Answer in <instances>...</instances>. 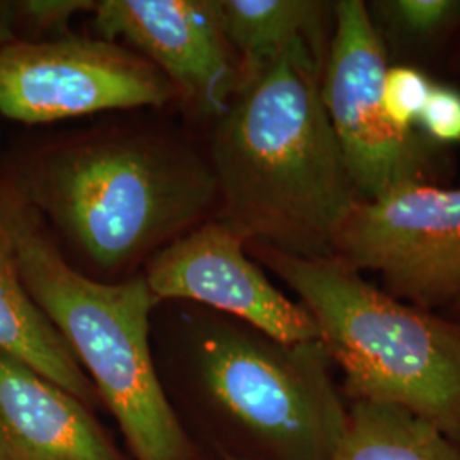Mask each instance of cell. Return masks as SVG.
Returning a JSON list of instances; mask_svg holds the SVG:
<instances>
[{
  "label": "cell",
  "mask_w": 460,
  "mask_h": 460,
  "mask_svg": "<svg viewBox=\"0 0 460 460\" xmlns=\"http://www.w3.org/2000/svg\"><path fill=\"white\" fill-rule=\"evenodd\" d=\"M178 96L146 57L111 41L66 36L0 49V113L22 123L163 106Z\"/></svg>",
  "instance_id": "7"
},
{
  "label": "cell",
  "mask_w": 460,
  "mask_h": 460,
  "mask_svg": "<svg viewBox=\"0 0 460 460\" xmlns=\"http://www.w3.org/2000/svg\"><path fill=\"white\" fill-rule=\"evenodd\" d=\"M378 5L406 33L416 36L442 31L460 11L459 2L454 0H394L380 2Z\"/></svg>",
  "instance_id": "16"
},
{
  "label": "cell",
  "mask_w": 460,
  "mask_h": 460,
  "mask_svg": "<svg viewBox=\"0 0 460 460\" xmlns=\"http://www.w3.org/2000/svg\"><path fill=\"white\" fill-rule=\"evenodd\" d=\"M22 197L102 271H118L207 222L217 207L208 157L176 138L113 132L41 157Z\"/></svg>",
  "instance_id": "2"
},
{
  "label": "cell",
  "mask_w": 460,
  "mask_h": 460,
  "mask_svg": "<svg viewBox=\"0 0 460 460\" xmlns=\"http://www.w3.org/2000/svg\"><path fill=\"white\" fill-rule=\"evenodd\" d=\"M0 353L77 397L87 408L99 395L58 329L51 324L19 275L9 237L0 222Z\"/></svg>",
  "instance_id": "12"
},
{
  "label": "cell",
  "mask_w": 460,
  "mask_h": 460,
  "mask_svg": "<svg viewBox=\"0 0 460 460\" xmlns=\"http://www.w3.org/2000/svg\"><path fill=\"white\" fill-rule=\"evenodd\" d=\"M224 33L243 79L273 62L298 38L323 40L328 4L315 0H218Z\"/></svg>",
  "instance_id": "13"
},
{
  "label": "cell",
  "mask_w": 460,
  "mask_h": 460,
  "mask_svg": "<svg viewBox=\"0 0 460 460\" xmlns=\"http://www.w3.org/2000/svg\"><path fill=\"white\" fill-rule=\"evenodd\" d=\"M323 40L298 38L241 81L215 119L212 218L246 246L334 258L360 199L323 102Z\"/></svg>",
  "instance_id": "1"
},
{
  "label": "cell",
  "mask_w": 460,
  "mask_h": 460,
  "mask_svg": "<svg viewBox=\"0 0 460 460\" xmlns=\"http://www.w3.org/2000/svg\"><path fill=\"white\" fill-rule=\"evenodd\" d=\"M418 125L433 144H460L459 91L433 84Z\"/></svg>",
  "instance_id": "17"
},
{
  "label": "cell",
  "mask_w": 460,
  "mask_h": 460,
  "mask_svg": "<svg viewBox=\"0 0 460 460\" xmlns=\"http://www.w3.org/2000/svg\"><path fill=\"white\" fill-rule=\"evenodd\" d=\"M334 258L382 275L389 296L420 309L460 296V188L406 182L358 199L336 237Z\"/></svg>",
  "instance_id": "6"
},
{
  "label": "cell",
  "mask_w": 460,
  "mask_h": 460,
  "mask_svg": "<svg viewBox=\"0 0 460 460\" xmlns=\"http://www.w3.org/2000/svg\"><path fill=\"white\" fill-rule=\"evenodd\" d=\"M433 84L412 66H389L384 77L382 101L385 115L401 133L410 135L418 125Z\"/></svg>",
  "instance_id": "15"
},
{
  "label": "cell",
  "mask_w": 460,
  "mask_h": 460,
  "mask_svg": "<svg viewBox=\"0 0 460 460\" xmlns=\"http://www.w3.org/2000/svg\"><path fill=\"white\" fill-rule=\"evenodd\" d=\"M0 460H127L77 397L0 353Z\"/></svg>",
  "instance_id": "11"
},
{
  "label": "cell",
  "mask_w": 460,
  "mask_h": 460,
  "mask_svg": "<svg viewBox=\"0 0 460 460\" xmlns=\"http://www.w3.org/2000/svg\"><path fill=\"white\" fill-rule=\"evenodd\" d=\"M331 460H460V447L404 408L353 401Z\"/></svg>",
  "instance_id": "14"
},
{
  "label": "cell",
  "mask_w": 460,
  "mask_h": 460,
  "mask_svg": "<svg viewBox=\"0 0 460 460\" xmlns=\"http://www.w3.org/2000/svg\"><path fill=\"white\" fill-rule=\"evenodd\" d=\"M144 277L157 302L191 300L281 343L319 341L313 315L283 296L249 260L243 239L214 218L157 251Z\"/></svg>",
  "instance_id": "9"
},
{
  "label": "cell",
  "mask_w": 460,
  "mask_h": 460,
  "mask_svg": "<svg viewBox=\"0 0 460 460\" xmlns=\"http://www.w3.org/2000/svg\"><path fill=\"white\" fill-rule=\"evenodd\" d=\"M94 13L104 41L142 51L198 111L217 119L227 110L243 75L218 0H102Z\"/></svg>",
  "instance_id": "10"
},
{
  "label": "cell",
  "mask_w": 460,
  "mask_h": 460,
  "mask_svg": "<svg viewBox=\"0 0 460 460\" xmlns=\"http://www.w3.org/2000/svg\"><path fill=\"white\" fill-rule=\"evenodd\" d=\"M450 311H452V315H454V319H457L460 321V296L454 304H452V307H450Z\"/></svg>",
  "instance_id": "20"
},
{
  "label": "cell",
  "mask_w": 460,
  "mask_h": 460,
  "mask_svg": "<svg viewBox=\"0 0 460 460\" xmlns=\"http://www.w3.org/2000/svg\"><path fill=\"white\" fill-rule=\"evenodd\" d=\"M17 14H22L28 21H31L43 28H62L83 11H94L96 2L87 0H26L19 2Z\"/></svg>",
  "instance_id": "18"
},
{
  "label": "cell",
  "mask_w": 460,
  "mask_h": 460,
  "mask_svg": "<svg viewBox=\"0 0 460 460\" xmlns=\"http://www.w3.org/2000/svg\"><path fill=\"white\" fill-rule=\"evenodd\" d=\"M0 222L28 292L113 412L133 459L193 460L152 358L150 313L159 302L146 277L116 283L85 277L16 191L0 193Z\"/></svg>",
  "instance_id": "3"
},
{
  "label": "cell",
  "mask_w": 460,
  "mask_h": 460,
  "mask_svg": "<svg viewBox=\"0 0 460 460\" xmlns=\"http://www.w3.org/2000/svg\"><path fill=\"white\" fill-rule=\"evenodd\" d=\"M188 362L229 460L332 459L348 404L319 341L281 343L226 315L198 328Z\"/></svg>",
  "instance_id": "5"
},
{
  "label": "cell",
  "mask_w": 460,
  "mask_h": 460,
  "mask_svg": "<svg viewBox=\"0 0 460 460\" xmlns=\"http://www.w3.org/2000/svg\"><path fill=\"white\" fill-rule=\"evenodd\" d=\"M246 247L313 315L349 402L404 408L460 447V321L378 290L338 258Z\"/></svg>",
  "instance_id": "4"
},
{
  "label": "cell",
  "mask_w": 460,
  "mask_h": 460,
  "mask_svg": "<svg viewBox=\"0 0 460 460\" xmlns=\"http://www.w3.org/2000/svg\"><path fill=\"white\" fill-rule=\"evenodd\" d=\"M17 5L13 2H0V49L14 41V24Z\"/></svg>",
  "instance_id": "19"
},
{
  "label": "cell",
  "mask_w": 460,
  "mask_h": 460,
  "mask_svg": "<svg viewBox=\"0 0 460 460\" xmlns=\"http://www.w3.org/2000/svg\"><path fill=\"white\" fill-rule=\"evenodd\" d=\"M336 30L323 70V102L360 199L423 181L427 154L414 133H401L385 115L382 87L387 57L360 0L334 4Z\"/></svg>",
  "instance_id": "8"
}]
</instances>
